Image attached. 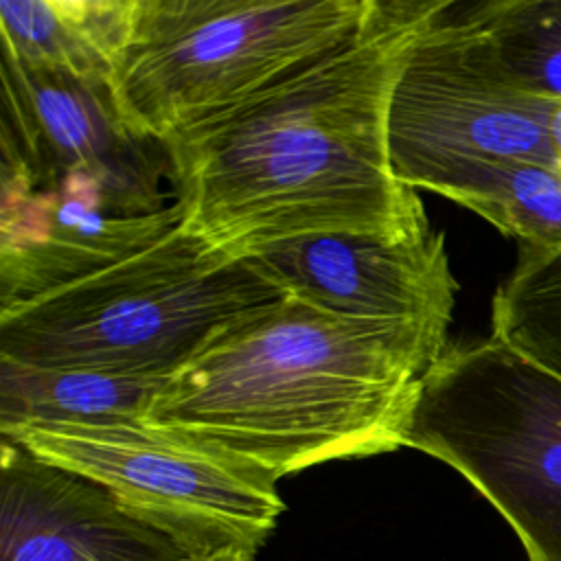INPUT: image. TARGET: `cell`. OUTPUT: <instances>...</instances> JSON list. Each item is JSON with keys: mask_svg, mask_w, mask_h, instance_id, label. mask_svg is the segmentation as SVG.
I'll return each mask as SVG.
<instances>
[{"mask_svg": "<svg viewBox=\"0 0 561 561\" xmlns=\"http://www.w3.org/2000/svg\"><path fill=\"white\" fill-rule=\"evenodd\" d=\"M449 0H375L340 46L162 147L182 224L248 259L307 234L412 239L432 230L390 158L405 57Z\"/></svg>", "mask_w": 561, "mask_h": 561, "instance_id": "1", "label": "cell"}, {"mask_svg": "<svg viewBox=\"0 0 561 561\" xmlns=\"http://www.w3.org/2000/svg\"><path fill=\"white\" fill-rule=\"evenodd\" d=\"M447 335L355 320L285 296L228 324L171 373L145 423L276 480L405 447L423 377Z\"/></svg>", "mask_w": 561, "mask_h": 561, "instance_id": "2", "label": "cell"}, {"mask_svg": "<svg viewBox=\"0 0 561 561\" xmlns=\"http://www.w3.org/2000/svg\"><path fill=\"white\" fill-rule=\"evenodd\" d=\"M287 291L184 224L81 280L0 309V359L169 377Z\"/></svg>", "mask_w": 561, "mask_h": 561, "instance_id": "3", "label": "cell"}, {"mask_svg": "<svg viewBox=\"0 0 561 561\" xmlns=\"http://www.w3.org/2000/svg\"><path fill=\"white\" fill-rule=\"evenodd\" d=\"M375 0H138L112 81L127 127L151 142L191 129L340 46Z\"/></svg>", "mask_w": 561, "mask_h": 561, "instance_id": "4", "label": "cell"}, {"mask_svg": "<svg viewBox=\"0 0 561 561\" xmlns=\"http://www.w3.org/2000/svg\"><path fill=\"white\" fill-rule=\"evenodd\" d=\"M405 447L465 476L528 561H561V377L493 335L447 346L423 377Z\"/></svg>", "mask_w": 561, "mask_h": 561, "instance_id": "5", "label": "cell"}, {"mask_svg": "<svg viewBox=\"0 0 561 561\" xmlns=\"http://www.w3.org/2000/svg\"><path fill=\"white\" fill-rule=\"evenodd\" d=\"M557 101L515 85L454 2L412 44L392 90L388 136L401 182L456 158L557 164Z\"/></svg>", "mask_w": 561, "mask_h": 561, "instance_id": "6", "label": "cell"}, {"mask_svg": "<svg viewBox=\"0 0 561 561\" xmlns=\"http://www.w3.org/2000/svg\"><path fill=\"white\" fill-rule=\"evenodd\" d=\"M0 436L134 504L219 522L259 548L285 511L272 473L145 421L24 423Z\"/></svg>", "mask_w": 561, "mask_h": 561, "instance_id": "7", "label": "cell"}, {"mask_svg": "<svg viewBox=\"0 0 561 561\" xmlns=\"http://www.w3.org/2000/svg\"><path fill=\"white\" fill-rule=\"evenodd\" d=\"M232 548L259 550L219 522L134 504L0 443V561H208Z\"/></svg>", "mask_w": 561, "mask_h": 561, "instance_id": "8", "label": "cell"}, {"mask_svg": "<svg viewBox=\"0 0 561 561\" xmlns=\"http://www.w3.org/2000/svg\"><path fill=\"white\" fill-rule=\"evenodd\" d=\"M0 79L2 167L31 184L90 171L129 215L169 206L160 193L169 160H158V142L127 127L112 85L24 66L7 55L0 61Z\"/></svg>", "mask_w": 561, "mask_h": 561, "instance_id": "9", "label": "cell"}, {"mask_svg": "<svg viewBox=\"0 0 561 561\" xmlns=\"http://www.w3.org/2000/svg\"><path fill=\"white\" fill-rule=\"evenodd\" d=\"M0 309L101 272L182 224L178 202L123 213L90 171L31 184L0 167Z\"/></svg>", "mask_w": 561, "mask_h": 561, "instance_id": "10", "label": "cell"}, {"mask_svg": "<svg viewBox=\"0 0 561 561\" xmlns=\"http://www.w3.org/2000/svg\"><path fill=\"white\" fill-rule=\"evenodd\" d=\"M289 296L322 311L355 318L414 322L447 335L458 283L445 234L412 239L370 234H307L248 256Z\"/></svg>", "mask_w": 561, "mask_h": 561, "instance_id": "11", "label": "cell"}, {"mask_svg": "<svg viewBox=\"0 0 561 561\" xmlns=\"http://www.w3.org/2000/svg\"><path fill=\"white\" fill-rule=\"evenodd\" d=\"M138 0H0L2 55L112 85L131 42Z\"/></svg>", "mask_w": 561, "mask_h": 561, "instance_id": "12", "label": "cell"}, {"mask_svg": "<svg viewBox=\"0 0 561 561\" xmlns=\"http://www.w3.org/2000/svg\"><path fill=\"white\" fill-rule=\"evenodd\" d=\"M405 184L454 199L517 243L561 245L559 164L456 158L412 173Z\"/></svg>", "mask_w": 561, "mask_h": 561, "instance_id": "13", "label": "cell"}, {"mask_svg": "<svg viewBox=\"0 0 561 561\" xmlns=\"http://www.w3.org/2000/svg\"><path fill=\"white\" fill-rule=\"evenodd\" d=\"M167 377L0 359V430L24 423L145 421Z\"/></svg>", "mask_w": 561, "mask_h": 561, "instance_id": "14", "label": "cell"}, {"mask_svg": "<svg viewBox=\"0 0 561 561\" xmlns=\"http://www.w3.org/2000/svg\"><path fill=\"white\" fill-rule=\"evenodd\" d=\"M493 337L561 377V245L519 243L491 307Z\"/></svg>", "mask_w": 561, "mask_h": 561, "instance_id": "15", "label": "cell"}, {"mask_svg": "<svg viewBox=\"0 0 561 561\" xmlns=\"http://www.w3.org/2000/svg\"><path fill=\"white\" fill-rule=\"evenodd\" d=\"M462 11L515 85L561 103V0H493Z\"/></svg>", "mask_w": 561, "mask_h": 561, "instance_id": "16", "label": "cell"}, {"mask_svg": "<svg viewBox=\"0 0 561 561\" xmlns=\"http://www.w3.org/2000/svg\"><path fill=\"white\" fill-rule=\"evenodd\" d=\"M550 145H552L554 160L561 167V103L557 105V110L552 112V118H550Z\"/></svg>", "mask_w": 561, "mask_h": 561, "instance_id": "17", "label": "cell"}, {"mask_svg": "<svg viewBox=\"0 0 561 561\" xmlns=\"http://www.w3.org/2000/svg\"><path fill=\"white\" fill-rule=\"evenodd\" d=\"M254 554L256 552L250 548H232V550H226L208 561H254Z\"/></svg>", "mask_w": 561, "mask_h": 561, "instance_id": "18", "label": "cell"}]
</instances>
